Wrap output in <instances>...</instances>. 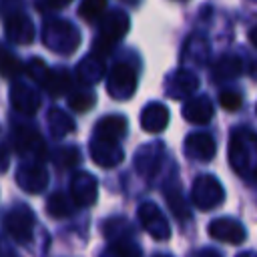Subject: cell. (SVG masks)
<instances>
[{
  "instance_id": "4dcf8cb0",
  "label": "cell",
  "mask_w": 257,
  "mask_h": 257,
  "mask_svg": "<svg viewBox=\"0 0 257 257\" xmlns=\"http://www.w3.org/2000/svg\"><path fill=\"white\" fill-rule=\"evenodd\" d=\"M106 10V0H82L78 6V14L86 22L98 20Z\"/></svg>"
},
{
  "instance_id": "1f68e13d",
  "label": "cell",
  "mask_w": 257,
  "mask_h": 257,
  "mask_svg": "<svg viewBox=\"0 0 257 257\" xmlns=\"http://www.w3.org/2000/svg\"><path fill=\"white\" fill-rule=\"evenodd\" d=\"M106 251H108L112 257H143L139 245H137L133 239H118V241H112Z\"/></svg>"
},
{
  "instance_id": "d6986e66",
  "label": "cell",
  "mask_w": 257,
  "mask_h": 257,
  "mask_svg": "<svg viewBox=\"0 0 257 257\" xmlns=\"http://www.w3.org/2000/svg\"><path fill=\"white\" fill-rule=\"evenodd\" d=\"M126 118L122 114H108L102 116L96 126H94V139H102V141H112L118 143L124 135H126Z\"/></svg>"
},
{
  "instance_id": "9c48e42d",
  "label": "cell",
  "mask_w": 257,
  "mask_h": 257,
  "mask_svg": "<svg viewBox=\"0 0 257 257\" xmlns=\"http://www.w3.org/2000/svg\"><path fill=\"white\" fill-rule=\"evenodd\" d=\"M165 88H167V96L171 98H179V100H189L193 96V92L199 88V78L195 72L187 70V68H179L175 70L167 82H165Z\"/></svg>"
},
{
  "instance_id": "8d00e7d4",
  "label": "cell",
  "mask_w": 257,
  "mask_h": 257,
  "mask_svg": "<svg viewBox=\"0 0 257 257\" xmlns=\"http://www.w3.org/2000/svg\"><path fill=\"white\" fill-rule=\"evenodd\" d=\"M8 161H10V155H8V149L2 145L0 147V171H4L8 167Z\"/></svg>"
},
{
  "instance_id": "2e32d148",
  "label": "cell",
  "mask_w": 257,
  "mask_h": 257,
  "mask_svg": "<svg viewBox=\"0 0 257 257\" xmlns=\"http://www.w3.org/2000/svg\"><path fill=\"white\" fill-rule=\"evenodd\" d=\"M10 102L22 114H34L40 108V92L24 82H14L10 88Z\"/></svg>"
},
{
  "instance_id": "484cf974",
  "label": "cell",
  "mask_w": 257,
  "mask_h": 257,
  "mask_svg": "<svg viewBox=\"0 0 257 257\" xmlns=\"http://www.w3.org/2000/svg\"><path fill=\"white\" fill-rule=\"evenodd\" d=\"M48 128H50V135L54 139H62L66 137L68 133L74 131V120L60 108H50L48 110Z\"/></svg>"
},
{
  "instance_id": "8fae6325",
  "label": "cell",
  "mask_w": 257,
  "mask_h": 257,
  "mask_svg": "<svg viewBox=\"0 0 257 257\" xmlns=\"http://www.w3.org/2000/svg\"><path fill=\"white\" fill-rule=\"evenodd\" d=\"M209 235L221 243H229V245H241L247 237L245 227L229 217H221V219H213L209 223Z\"/></svg>"
},
{
  "instance_id": "d4e9b609",
  "label": "cell",
  "mask_w": 257,
  "mask_h": 257,
  "mask_svg": "<svg viewBox=\"0 0 257 257\" xmlns=\"http://www.w3.org/2000/svg\"><path fill=\"white\" fill-rule=\"evenodd\" d=\"M165 199H167L169 209L173 211V215H175L179 221H187V219H189V215H191L189 203L185 201L181 189H179L175 183H171V185L165 189Z\"/></svg>"
},
{
  "instance_id": "5bb4252c",
  "label": "cell",
  "mask_w": 257,
  "mask_h": 257,
  "mask_svg": "<svg viewBox=\"0 0 257 257\" xmlns=\"http://www.w3.org/2000/svg\"><path fill=\"white\" fill-rule=\"evenodd\" d=\"M4 34L10 42L14 44H30L34 40V24L32 20L22 14V12H16V14H10L4 22Z\"/></svg>"
},
{
  "instance_id": "7a4b0ae2",
  "label": "cell",
  "mask_w": 257,
  "mask_h": 257,
  "mask_svg": "<svg viewBox=\"0 0 257 257\" xmlns=\"http://www.w3.org/2000/svg\"><path fill=\"white\" fill-rule=\"evenodd\" d=\"M131 20L126 16V12L122 10H112L108 14H104V18L100 20V28L96 34V40L92 44V54L104 58V54L110 52V48L122 40V36L128 32Z\"/></svg>"
},
{
  "instance_id": "3957f363",
  "label": "cell",
  "mask_w": 257,
  "mask_h": 257,
  "mask_svg": "<svg viewBox=\"0 0 257 257\" xmlns=\"http://www.w3.org/2000/svg\"><path fill=\"white\" fill-rule=\"evenodd\" d=\"M42 42L46 48L58 54H72L80 44V32L68 20H46L42 28Z\"/></svg>"
},
{
  "instance_id": "f1b7e54d",
  "label": "cell",
  "mask_w": 257,
  "mask_h": 257,
  "mask_svg": "<svg viewBox=\"0 0 257 257\" xmlns=\"http://www.w3.org/2000/svg\"><path fill=\"white\" fill-rule=\"evenodd\" d=\"M94 100H96V96H94V92L88 90V88H78V90L70 92V96H68V104H70V108L76 110V112H86V110H90L92 104H94Z\"/></svg>"
},
{
  "instance_id": "d590c367",
  "label": "cell",
  "mask_w": 257,
  "mask_h": 257,
  "mask_svg": "<svg viewBox=\"0 0 257 257\" xmlns=\"http://www.w3.org/2000/svg\"><path fill=\"white\" fill-rule=\"evenodd\" d=\"M191 257H221V253L215 251V249H199V251H195Z\"/></svg>"
},
{
  "instance_id": "5b68a950",
  "label": "cell",
  "mask_w": 257,
  "mask_h": 257,
  "mask_svg": "<svg viewBox=\"0 0 257 257\" xmlns=\"http://www.w3.org/2000/svg\"><path fill=\"white\" fill-rule=\"evenodd\" d=\"M137 88V72L126 62H118L110 68L106 76V90L116 100H126L135 94Z\"/></svg>"
},
{
  "instance_id": "7c38bea8",
  "label": "cell",
  "mask_w": 257,
  "mask_h": 257,
  "mask_svg": "<svg viewBox=\"0 0 257 257\" xmlns=\"http://www.w3.org/2000/svg\"><path fill=\"white\" fill-rule=\"evenodd\" d=\"M16 183L26 193H40L48 185V171L42 163H24L16 171Z\"/></svg>"
},
{
  "instance_id": "836d02e7",
  "label": "cell",
  "mask_w": 257,
  "mask_h": 257,
  "mask_svg": "<svg viewBox=\"0 0 257 257\" xmlns=\"http://www.w3.org/2000/svg\"><path fill=\"white\" fill-rule=\"evenodd\" d=\"M24 70H26V74H28L30 78H34L36 82H42V78H44L46 72H48V66H46L40 58H32V60H28V64L24 66Z\"/></svg>"
},
{
  "instance_id": "9a60e30c",
  "label": "cell",
  "mask_w": 257,
  "mask_h": 257,
  "mask_svg": "<svg viewBox=\"0 0 257 257\" xmlns=\"http://www.w3.org/2000/svg\"><path fill=\"white\" fill-rule=\"evenodd\" d=\"M163 153H165L163 143H151V145L141 147L135 155V169L139 171V175L151 179L161 169Z\"/></svg>"
},
{
  "instance_id": "cb8c5ba5",
  "label": "cell",
  "mask_w": 257,
  "mask_h": 257,
  "mask_svg": "<svg viewBox=\"0 0 257 257\" xmlns=\"http://www.w3.org/2000/svg\"><path fill=\"white\" fill-rule=\"evenodd\" d=\"M76 209V203L72 201L70 195L66 193H54L48 197L46 201V213L54 219H64V217H70Z\"/></svg>"
},
{
  "instance_id": "4316f807",
  "label": "cell",
  "mask_w": 257,
  "mask_h": 257,
  "mask_svg": "<svg viewBox=\"0 0 257 257\" xmlns=\"http://www.w3.org/2000/svg\"><path fill=\"white\" fill-rule=\"evenodd\" d=\"M22 70H24V66L16 58V54L0 44V76L2 78H16L18 74H22Z\"/></svg>"
},
{
  "instance_id": "83f0119b",
  "label": "cell",
  "mask_w": 257,
  "mask_h": 257,
  "mask_svg": "<svg viewBox=\"0 0 257 257\" xmlns=\"http://www.w3.org/2000/svg\"><path fill=\"white\" fill-rule=\"evenodd\" d=\"M102 233L106 239L110 241H118V239H133V227L131 223H126L124 219H108L104 225H102Z\"/></svg>"
},
{
  "instance_id": "44dd1931",
  "label": "cell",
  "mask_w": 257,
  "mask_h": 257,
  "mask_svg": "<svg viewBox=\"0 0 257 257\" xmlns=\"http://www.w3.org/2000/svg\"><path fill=\"white\" fill-rule=\"evenodd\" d=\"M102 76H104V58H100L96 54H88L76 64V78L84 86L96 84Z\"/></svg>"
},
{
  "instance_id": "277c9868",
  "label": "cell",
  "mask_w": 257,
  "mask_h": 257,
  "mask_svg": "<svg viewBox=\"0 0 257 257\" xmlns=\"http://www.w3.org/2000/svg\"><path fill=\"white\" fill-rule=\"evenodd\" d=\"M225 199V191H223V185L219 183L217 177L213 175H201L193 181V187H191V201L197 209L201 211H209V209H215L223 203Z\"/></svg>"
},
{
  "instance_id": "f35d334b",
  "label": "cell",
  "mask_w": 257,
  "mask_h": 257,
  "mask_svg": "<svg viewBox=\"0 0 257 257\" xmlns=\"http://www.w3.org/2000/svg\"><path fill=\"white\" fill-rule=\"evenodd\" d=\"M124 4H128V6H137V4H141V0H122Z\"/></svg>"
},
{
  "instance_id": "ab89813d",
  "label": "cell",
  "mask_w": 257,
  "mask_h": 257,
  "mask_svg": "<svg viewBox=\"0 0 257 257\" xmlns=\"http://www.w3.org/2000/svg\"><path fill=\"white\" fill-rule=\"evenodd\" d=\"M100 257H112V255H110V253H108V251H104V253H102V255H100Z\"/></svg>"
},
{
  "instance_id": "60d3db41",
  "label": "cell",
  "mask_w": 257,
  "mask_h": 257,
  "mask_svg": "<svg viewBox=\"0 0 257 257\" xmlns=\"http://www.w3.org/2000/svg\"><path fill=\"white\" fill-rule=\"evenodd\" d=\"M155 257H171V255H155Z\"/></svg>"
},
{
  "instance_id": "603a6c76",
  "label": "cell",
  "mask_w": 257,
  "mask_h": 257,
  "mask_svg": "<svg viewBox=\"0 0 257 257\" xmlns=\"http://www.w3.org/2000/svg\"><path fill=\"white\" fill-rule=\"evenodd\" d=\"M243 72V62L239 56H233V54H227V56H221L215 64H213V78L217 82H225V80H233L237 76H241Z\"/></svg>"
},
{
  "instance_id": "ffe728a7",
  "label": "cell",
  "mask_w": 257,
  "mask_h": 257,
  "mask_svg": "<svg viewBox=\"0 0 257 257\" xmlns=\"http://www.w3.org/2000/svg\"><path fill=\"white\" fill-rule=\"evenodd\" d=\"M169 124V108L161 102H151L143 108L141 112V126L143 131L157 135L161 131H165Z\"/></svg>"
},
{
  "instance_id": "30bf717a",
  "label": "cell",
  "mask_w": 257,
  "mask_h": 257,
  "mask_svg": "<svg viewBox=\"0 0 257 257\" xmlns=\"http://www.w3.org/2000/svg\"><path fill=\"white\" fill-rule=\"evenodd\" d=\"M70 197L78 207H90L94 205L98 197V183L90 173H76L70 181Z\"/></svg>"
},
{
  "instance_id": "8992f818",
  "label": "cell",
  "mask_w": 257,
  "mask_h": 257,
  "mask_svg": "<svg viewBox=\"0 0 257 257\" xmlns=\"http://www.w3.org/2000/svg\"><path fill=\"white\" fill-rule=\"evenodd\" d=\"M14 149L22 157L30 159V163H40L42 159H46V145L40 133L28 124L14 128Z\"/></svg>"
},
{
  "instance_id": "e0dca14e",
  "label": "cell",
  "mask_w": 257,
  "mask_h": 257,
  "mask_svg": "<svg viewBox=\"0 0 257 257\" xmlns=\"http://www.w3.org/2000/svg\"><path fill=\"white\" fill-rule=\"evenodd\" d=\"M217 143L209 133H193L185 139V155L195 161H211L215 157Z\"/></svg>"
},
{
  "instance_id": "ba28073f",
  "label": "cell",
  "mask_w": 257,
  "mask_h": 257,
  "mask_svg": "<svg viewBox=\"0 0 257 257\" xmlns=\"http://www.w3.org/2000/svg\"><path fill=\"white\" fill-rule=\"evenodd\" d=\"M137 215H139L141 225L145 227V231H147L153 239L165 241V239L171 237V225H169L167 217L161 213V209H159L155 203H149V201H147V203L139 205Z\"/></svg>"
},
{
  "instance_id": "6da1fadb",
  "label": "cell",
  "mask_w": 257,
  "mask_h": 257,
  "mask_svg": "<svg viewBox=\"0 0 257 257\" xmlns=\"http://www.w3.org/2000/svg\"><path fill=\"white\" fill-rule=\"evenodd\" d=\"M229 165L247 183H257V133L235 128L229 139Z\"/></svg>"
},
{
  "instance_id": "4fadbf2b",
  "label": "cell",
  "mask_w": 257,
  "mask_h": 257,
  "mask_svg": "<svg viewBox=\"0 0 257 257\" xmlns=\"http://www.w3.org/2000/svg\"><path fill=\"white\" fill-rule=\"evenodd\" d=\"M90 159L98 167L110 169V167H116V165H120L124 161V153H122L118 143L102 141V139H92L90 141Z\"/></svg>"
},
{
  "instance_id": "74e56055",
  "label": "cell",
  "mask_w": 257,
  "mask_h": 257,
  "mask_svg": "<svg viewBox=\"0 0 257 257\" xmlns=\"http://www.w3.org/2000/svg\"><path fill=\"white\" fill-rule=\"evenodd\" d=\"M249 40H251V44H253V46L257 48V26L249 30Z\"/></svg>"
},
{
  "instance_id": "52a82bcc",
  "label": "cell",
  "mask_w": 257,
  "mask_h": 257,
  "mask_svg": "<svg viewBox=\"0 0 257 257\" xmlns=\"http://www.w3.org/2000/svg\"><path fill=\"white\" fill-rule=\"evenodd\" d=\"M4 229L6 233L18 241V243H28L32 239V229H34V215L28 207L24 205H16L14 209H10L4 217Z\"/></svg>"
},
{
  "instance_id": "d6a6232c",
  "label": "cell",
  "mask_w": 257,
  "mask_h": 257,
  "mask_svg": "<svg viewBox=\"0 0 257 257\" xmlns=\"http://www.w3.org/2000/svg\"><path fill=\"white\" fill-rule=\"evenodd\" d=\"M241 94L239 92H235V90H223V92H219V104L225 108V110H229V112H233V110H237L239 106H241Z\"/></svg>"
},
{
  "instance_id": "e575fe53",
  "label": "cell",
  "mask_w": 257,
  "mask_h": 257,
  "mask_svg": "<svg viewBox=\"0 0 257 257\" xmlns=\"http://www.w3.org/2000/svg\"><path fill=\"white\" fill-rule=\"evenodd\" d=\"M70 2L72 0H42L38 6H40V10H58V8H62Z\"/></svg>"
},
{
  "instance_id": "ac0fdd59",
  "label": "cell",
  "mask_w": 257,
  "mask_h": 257,
  "mask_svg": "<svg viewBox=\"0 0 257 257\" xmlns=\"http://www.w3.org/2000/svg\"><path fill=\"white\" fill-rule=\"evenodd\" d=\"M215 114L213 102L209 96H191L183 104V118L193 124H207Z\"/></svg>"
},
{
  "instance_id": "f546056e",
  "label": "cell",
  "mask_w": 257,
  "mask_h": 257,
  "mask_svg": "<svg viewBox=\"0 0 257 257\" xmlns=\"http://www.w3.org/2000/svg\"><path fill=\"white\" fill-rule=\"evenodd\" d=\"M52 161H54V165L60 167V169H72V167L78 165L80 153H78L76 147H60V149L54 151Z\"/></svg>"
},
{
  "instance_id": "7402d4cb",
  "label": "cell",
  "mask_w": 257,
  "mask_h": 257,
  "mask_svg": "<svg viewBox=\"0 0 257 257\" xmlns=\"http://www.w3.org/2000/svg\"><path fill=\"white\" fill-rule=\"evenodd\" d=\"M42 88H46V92L50 96H62L68 92L70 84H72V76L66 68H48L46 76L42 78Z\"/></svg>"
}]
</instances>
